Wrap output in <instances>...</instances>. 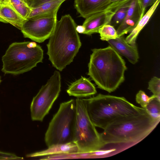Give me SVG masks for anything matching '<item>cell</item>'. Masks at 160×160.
Listing matches in <instances>:
<instances>
[{"mask_svg":"<svg viewBox=\"0 0 160 160\" xmlns=\"http://www.w3.org/2000/svg\"><path fill=\"white\" fill-rule=\"evenodd\" d=\"M85 28L82 25H78L76 27V30L78 32L83 34L85 31Z\"/></svg>","mask_w":160,"mask_h":160,"instance_id":"obj_28","label":"cell"},{"mask_svg":"<svg viewBox=\"0 0 160 160\" xmlns=\"http://www.w3.org/2000/svg\"><path fill=\"white\" fill-rule=\"evenodd\" d=\"M148 89L155 95H160V79L156 77H153L148 82Z\"/></svg>","mask_w":160,"mask_h":160,"instance_id":"obj_23","label":"cell"},{"mask_svg":"<svg viewBox=\"0 0 160 160\" xmlns=\"http://www.w3.org/2000/svg\"><path fill=\"white\" fill-rule=\"evenodd\" d=\"M43 58V50L36 42H15L9 46L2 57V71L14 75L23 73L42 62Z\"/></svg>","mask_w":160,"mask_h":160,"instance_id":"obj_5","label":"cell"},{"mask_svg":"<svg viewBox=\"0 0 160 160\" xmlns=\"http://www.w3.org/2000/svg\"><path fill=\"white\" fill-rule=\"evenodd\" d=\"M100 39L102 41H108L115 39L118 37L116 30L110 24L104 25L99 30Z\"/></svg>","mask_w":160,"mask_h":160,"instance_id":"obj_22","label":"cell"},{"mask_svg":"<svg viewBox=\"0 0 160 160\" xmlns=\"http://www.w3.org/2000/svg\"><path fill=\"white\" fill-rule=\"evenodd\" d=\"M67 92L70 96L80 98L94 95L97 93V90L95 86L89 79L81 76L71 83Z\"/></svg>","mask_w":160,"mask_h":160,"instance_id":"obj_14","label":"cell"},{"mask_svg":"<svg viewBox=\"0 0 160 160\" xmlns=\"http://www.w3.org/2000/svg\"><path fill=\"white\" fill-rule=\"evenodd\" d=\"M57 0H29L28 5L31 8L36 7L45 2Z\"/></svg>","mask_w":160,"mask_h":160,"instance_id":"obj_27","label":"cell"},{"mask_svg":"<svg viewBox=\"0 0 160 160\" xmlns=\"http://www.w3.org/2000/svg\"><path fill=\"white\" fill-rule=\"evenodd\" d=\"M23 0L25 2H26V3H27L28 4L29 0Z\"/></svg>","mask_w":160,"mask_h":160,"instance_id":"obj_31","label":"cell"},{"mask_svg":"<svg viewBox=\"0 0 160 160\" xmlns=\"http://www.w3.org/2000/svg\"><path fill=\"white\" fill-rule=\"evenodd\" d=\"M1 5V4L0 2V6Z\"/></svg>","mask_w":160,"mask_h":160,"instance_id":"obj_33","label":"cell"},{"mask_svg":"<svg viewBox=\"0 0 160 160\" xmlns=\"http://www.w3.org/2000/svg\"><path fill=\"white\" fill-rule=\"evenodd\" d=\"M160 121L153 118L146 110L122 117L107 126L100 133L101 139L105 146L115 144L131 147L147 137Z\"/></svg>","mask_w":160,"mask_h":160,"instance_id":"obj_2","label":"cell"},{"mask_svg":"<svg viewBox=\"0 0 160 160\" xmlns=\"http://www.w3.org/2000/svg\"><path fill=\"white\" fill-rule=\"evenodd\" d=\"M65 0H57L48 2L31 8V11L27 19L57 16L60 6Z\"/></svg>","mask_w":160,"mask_h":160,"instance_id":"obj_16","label":"cell"},{"mask_svg":"<svg viewBox=\"0 0 160 160\" xmlns=\"http://www.w3.org/2000/svg\"><path fill=\"white\" fill-rule=\"evenodd\" d=\"M1 4H9L10 0H0Z\"/></svg>","mask_w":160,"mask_h":160,"instance_id":"obj_29","label":"cell"},{"mask_svg":"<svg viewBox=\"0 0 160 160\" xmlns=\"http://www.w3.org/2000/svg\"><path fill=\"white\" fill-rule=\"evenodd\" d=\"M152 98V95L149 97L145 92L140 90L136 96V102L139 104L142 108L145 109L146 106Z\"/></svg>","mask_w":160,"mask_h":160,"instance_id":"obj_24","label":"cell"},{"mask_svg":"<svg viewBox=\"0 0 160 160\" xmlns=\"http://www.w3.org/2000/svg\"><path fill=\"white\" fill-rule=\"evenodd\" d=\"M76 102L73 142L78 147V154L89 153L102 149L105 146L101 140L100 133L89 118L84 99L77 98Z\"/></svg>","mask_w":160,"mask_h":160,"instance_id":"obj_7","label":"cell"},{"mask_svg":"<svg viewBox=\"0 0 160 160\" xmlns=\"http://www.w3.org/2000/svg\"><path fill=\"white\" fill-rule=\"evenodd\" d=\"M2 81V80L1 79V77L0 76V83H1V82Z\"/></svg>","mask_w":160,"mask_h":160,"instance_id":"obj_32","label":"cell"},{"mask_svg":"<svg viewBox=\"0 0 160 160\" xmlns=\"http://www.w3.org/2000/svg\"><path fill=\"white\" fill-rule=\"evenodd\" d=\"M9 4L24 19H26L31 8L23 0H10Z\"/></svg>","mask_w":160,"mask_h":160,"instance_id":"obj_21","label":"cell"},{"mask_svg":"<svg viewBox=\"0 0 160 160\" xmlns=\"http://www.w3.org/2000/svg\"><path fill=\"white\" fill-rule=\"evenodd\" d=\"M142 17L140 0H132L124 20L116 30L118 37L130 32Z\"/></svg>","mask_w":160,"mask_h":160,"instance_id":"obj_11","label":"cell"},{"mask_svg":"<svg viewBox=\"0 0 160 160\" xmlns=\"http://www.w3.org/2000/svg\"><path fill=\"white\" fill-rule=\"evenodd\" d=\"M124 0H111L110 2L111 3H112L114 2L121 1H123Z\"/></svg>","mask_w":160,"mask_h":160,"instance_id":"obj_30","label":"cell"},{"mask_svg":"<svg viewBox=\"0 0 160 160\" xmlns=\"http://www.w3.org/2000/svg\"><path fill=\"white\" fill-rule=\"evenodd\" d=\"M84 100L90 120L95 127L103 129L121 118L146 111L123 97L99 94Z\"/></svg>","mask_w":160,"mask_h":160,"instance_id":"obj_4","label":"cell"},{"mask_svg":"<svg viewBox=\"0 0 160 160\" xmlns=\"http://www.w3.org/2000/svg\"><path fill=\"white\" fill-rule=\"evenodd\" d=\"M126 2V0L112 3L105 10L94 13L86 18L82 25L85 28L83 34L90 35L98 33L102 26L109 24L116 11Z\"/></svg>","mask_w":160,"mask_h":160,"instance_id":"obj_10","label":"cell"},{"mask_svg":"<svg viewBox=\"0 0 160 160\" xmlns=\"http://www.w3.org/2000/svg\"><path fill=\"white\" fill-rule=\"evenodd\" d=\"M157 0H140V3L142 9V16H143L147 7L152 6Z\"/></svg>","mask_w":160,"mask_h":160,"instance_id":"obj_26","label":"cell"},{"mask_svg":"<svg viewBox=\"0 0 160 160\" xmlns=\"http://www.w3.org/2000/svg\"><path fill=\"white\" fill-rule=\"evenodd\" d=\"M160 0H157L140 19L137 25L130 33L126 37V42L133 47L136 46V40L141 31L147 23L156 9Z\"/></svg>","mask_w":160,"mask_h":160,"instance_id":"obj_18","label":"cell"},{"mask_svg":"<svg viewBox=\"0 0 160 160\" xmlns=\"http://www.w3.org/2000/svg\"><path fill=\"white\" fill-rule=\"evenodd\" d=\"M107 42L119 55L126 57L132 64H135L138 62L139 55L137 46L129 44L123 36Z\"/></svg>","mask_w":160,"mask_h":160,"instance_id":"obj_13","label":"cell"},{"mask_svg":"<svg viewBox=\"0 0 160 160\" xmlns=\"http://www.w3.org/2000/svg\"><path fill=\"white\" fill-rule=\"evenodd\" d=\"M78 151L77 145L73 142L53 144L48 147L46 149L29 154L27 155L26 157L31 158L64 154H78Z\"/></svg>","mask_w":160,"mask_h":160,"instance_id":"obj_15","label":"cell"},{"mask_svg":"<svg viewBox=\"0 0 160 160\" xmlns=\"http://www.w3.org/2000/svg\"><path fill=\"white\" fill-rule=\"evenodd\" d=\"M92 50L88 75L98 88L114 92L124 80L127 69L124 60L110 46Z\"/></svg>","mask_w":160,"mask_h":160,"instance_id":"obj_1","label":"cell"},{"mask_svg":"<svg viewBox=\"0 0 160 160\" xmlns=\"http://www.w3.org/2000/svg\"><path fill=\"white\" fill-rule=\"evenodd\" d=\"M25 20L10 4L1 5L0 22L9 23L20 30Z\"/></svg>","mask_w":160,"mask_h":160,"instance_id":"obj_17","label":"cell"},{"mask_svg":"<svg viewBox=\"0 0 160 160\" xmlns=\"http://www.w3.org/2000/svg\"><path fill=\"white\" fill-rule=\"evenodd\" d=\"M111 0H74L75 8L80 17L86 18L106 9L111 3Z\"/></svg>","mask_w":160,"mask_h":160,"instance_id":"obj_12","label":"cell"},{"mask_svg":"<svg viewBox=\"0 0 160 160\" xmlns=\"http://www.w3.org/2000/svg\"><path fill=\"white\" fill-rule=\"evenodd\" d=\"M57 21V16L26 19L20 30L25 38L42 42L49 38Z\"/></svg>","mask_w":160,"mask_h":160,"instance_id":"obj_9","label":"cell"},{"mask_svg":"<svg viewBox=\"0 0 160 160\" xmlns=\"http://www.w3.org/2000/svg\"><path fill=\"white\" fill-rule=\"evenodd\" d=\"M76 116V99L61 103L45 133L47 146L73 142Z\"/></svg>","mask_w":160,"mask_h":160,"instance_id":"obj_6","label":"cell"},{"mask_svg":"<svg viewBox=\"0 0 160 160\" xmlns=\"http://www.w3.org/2000/svg\"><path fill=\"white\" fill-rule=\"evenodd\" d=\"M145 109L153 118L160 120V95L153 94Z\"/></svg>","mask_w":160,"mask_h":160,"instance_id":"obj_19","label":"cell"},{"mask_svg":"<svg viewBox=\"0 0 160 160\" xmlns=\"http://www.w3.org/2000/svg\"><path fill=\"white\" fill-rule=\"evenodd\" d=\"M61 88V75L59 72L55 71L32 100L30 109L32 121H43L59 96Z\"/></svg>","mask_w":160,"mask_h":160,"instance_id":"obj_8","label":"cell"},{"mask_svg":"<svg viewBox=\"0 0 160 160\" xmlns=\"http://www.w3.org/2000/svg\"><path fill=\"white\" fill-rule=\"evenodd\" d=\"M76 24L69 14L57 21L47 44V54L52 66L62 71L73 61L81 46Z\"/></svg>","mask_w":160,"mask_h":160,"instance_id":"obj_3","label":"cell"},{"mask_svg":"<svg viewBox=\"0 0 160 160\" xmlns=\"http://www.w3.org/2000/svg\"><path fill=\"white\" fill-rule=\"evenodd\" d=\"M132 0H129L115 12L109 23L114 27L118 26L124 20Z\"/></svg>","mask_w":160,"mask_h":160,"instance_id":"obj_20","label":"cell"},{"mask_svg":"<svg viewBox=\"0 0 160 160\" xmlns=\"http://www.w3.org/2000/svg\"><path fill=\"white\" fill-rule=\"evenodd\" d=\"M23 158L17 156L15 154L0 151V160H20Z\"/></svg>","mask_w":160,"mask_h":160,"instance_id":"obj_25","label":"cell"}]
</instances>
